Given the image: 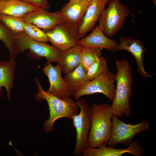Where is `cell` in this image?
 <instances>
[{
  "instance_id": "4",
  "label": "cell",
  "mask_w": 156,
  "mask_h": 156,
  "mask_svg": "<svg viewBox=\"0 0 156 156\" xmlns=\"http://www.w3.org/2000/svg\"><path fill=\"white\" fill-rule=\"evenodd\" d=\"M15 48L17 54L29 50V56L31 58L39 60L45 58L47 62L59 63L62 51L46 43L34 40L29 37L23 31L15 34Z\"/></svg>"
},
{
  "instance_id": "5",
  "label": "cell",
  "mask_w": 156,
  "mask_h": 156,
  "mask_svg": "<svg viewBox=\"0 0 156 156\" xmlns=\"http://www.w3.org/2000/svg\"><path fill=\"white\" fill-rule=\"evenodd\" d=\"M129 14L127 7L119 0H110L100 16L98 26L107 36L112 37L123 27Z\"/></svg>"
},
{
  "instance_id": "18",
  "label": "cell",
  "mask_w": 156,
  "mask_h": 156,
  "mask_svg": "<svg viewBox=\"0 0 156 156\" xmlns=\"http://www.w3.org/2000/svg\"><path fill=\"white\" fill-rule=\"evenodd\" d=\"M16 63L15 60L10 59L4 61L0 60V94L3 92L2 87H5L8 100L10 99L11 90L14 86Z\"/></svg>"
},
{
  "instance_id": "1",
  "label": "cell",
  "mask_w": 156,
  "mask_h": 156,
  "mask_svg": "<svg viewBox=\"0 0 156 156\" xmlns=\"http://www.w3.org/2000/svg\"><path fill=\"white\" fill-rule=\"evenodd\" d=\"M115 63L117 68L116 85L111 109L113 115L119 118L124 116L128 117L131 115L129 102L133 94L132 68L127 60H116Z\"/></svg>"
},
{
  "instance_id": "17",
  "label": "cell",
  "mask_w": 156,
  "mask_h": 156,
  "mask_svg": "<svg viewBox=\"0 0 156 156\" xmlns=\"http://www.w3.org/2000/svg\"><path fill=\"white\" fill-rule=\"evenodd\" d=\"M41 8L19 0H0V14L21 18Z\"/></svg>"
},
{
  "instance_id": "10",
  "label": "cell",
  "mask_w": 156,
  "mask_h": 156,
  "mask_svg": "<svg viewBox=\"0 0 156 156\" xmlns=\"http://www.w3.org/2000/svg\"><path fill=\"white\" fill-rule=\"evenodd\" d=\"M42 71L47 77L50 86L47 92L61 99L70 97L73 92L63 78L60 65L57 63L55 66L47 62L44 65Z\"/></svg>"
},
{
  "instance_id": "28",
  "label": "cell",
  "mask_w": 156,
  "mask_h": 156,
  "mask_svg": "<svg viewBox=\"0 0 156 156\" xmlns=\"http://www.w3.org/2000/svg\"></svg>"
},
{
  "instance_id": "16",
  "label": "cell",
  "mask_w": 156,
  "mask_h": 156,
  "mask_svg": "<svg viewBox=\"0 0 156 156\" xmlns=\"http://www.w3.org/2000/svg\"><path fill=\"white\" fill-rule=\"evenodd\" d=\"M81 47H90L104 49L113 52L118 45L116 41L107 36L98 25L87 36L77 43Z\"/></svg>"
},
{
  "instance_id": "14",
  "label": "cell",
  "mask_w": 156,
  "mask_h": 156,
  "mask_svg": "<svg viewBox=\"0 0 156 156\" xmlns=\"http://www.w3.org/2000/svg\"><path fill=\"white\" fill-rule=\"evenodd\" d=\"M110 0H92L79 25V33L82 38L94 28Z\"/></svg>"
},
{
  "instance_id": "13",
  "label": "cell",
  "mask_w": 156,
  "mask_h": 156,
  "mask_svg": "<svg viewBox=\"0 0 156 156\" xmlns=\"http://www.w3.org/2000/svg\"><path fill=\"white\" fill-rule=\"evenodd\" d=\"M144 153V147L140 145L139 141L136 140L126 148H115L103 144L97 148L88 147L81 154L84 156H121L129 153L134 156H140Z\"/></svg>"
},
{
  "instance_id": "19",
  "label": "cell",
  "mask_w": 156,
  "mask_h": 156,
  "mask_svg": "<svg viewBox=\"0 0 156 156\" xmlns=\"http://www.w3.org/2000/svg\"><path fill=\"white\" fill-rule=\"evenodd\" d=\"M81 47L78 44L66 51H62L60 65L62 72L65 74L77 67L81 61Z\"/></svg>"
},
{
  "instance_id": "15",
  "label": "cell",
  "mask_w": 156,
  "mask_h": 156,
  "mask_svg": "<svg viewBox=\"0 0 156 156\" xmlns=\"http://www.w3.org/2000/svg\"><path fill=\"white\" fill-rule=\"evenodd\" d=\"M91 0H70L58 12L64 20L80 25Z\"/></svg>"
},
{
  "instance_id": "11",
  "label": "cell",
  "mask_w": 156,
  "mask_h": 156,
  "mask_svg": "<svg viewBox=\"0 0 156 156\" xmlns=\"http://www.w3.org/2000/svg\"><path fill=\"white\" fill-rule=\"evenodd\" d=\"M125 50L131 53L135 59L138 73L144 78H149L152 75L145 70L144 66V53L146 49L138 39L131 37L122 36L113 52L120 50Z\"/></svg>"
},
{
  "instance_id": "2",
  "label": "cell",
  "mask_w": 156,
  "mask_h": 156,
  "mask_svg": "<svg viewBox=\"0 0 156 156\" xmlns=\"http://www.w3.org/2000/svg\"><path fill=\"white\" fill-rule=\"evenodd\" d=\"M91 125L88 137V147L107 145L112 127L113 113L109 104L95 103L90 107Z\"/></svg>"
},
{
  "instance_id": "6",
  "label": "cell",
  "mask_w": 156,
  "mask_h": 156,
  "mask_svg": "<svg viewBox=\"0 0 156 156\" xmlns=\"http://www.w3.org/2000/svg\"><path fill=\"white\" fill-rule=\"evenodd\" d=\"M79 27V25L64 20L46 33L53 46L62 51L75 46L82 38Z\"/></svg>"
},
{
  "instance_id": "26",
  "label": "cell",
  "mask_w": 156,
  "mask_h": 156,
  "mask_svg": "<svg viewBox=\"0 0 156 156\" xmlns=\"http://www.w3.org/2000/svg\"><path fill=\"white\" fill-rule=\"evenodd\" d=\"M38 6L45 9L50 8V6L47 0H19Z\"/></svg>"
},
{
  "instance_id": "23",
  "label": "cell",
  "mask_w": 156,
  "mask_h": 156,
  "mask_svg": "<svg viewBox=\"0 0 156 156\" xmlns=\"http://www.w3.org/2000/svg\"><path fill=\"white\" fill-rule=\"evenodd\" d=\"M19 19L23 25L24 32L29 37L39 42H46L49 41L46 32L34 25L23 22Z\"/></svg>"
},
{
  "instance_id": "20",
  "label": "cell",
  "mask_w": 156,
  "mask_h": 156,
  "mask_svg": "<svg viewBox=\"0 0 156 156\" xmlns=\"http://www.w3.org/2000/svg\"><path fill=\"white\" fill-rule=\"evenodd\" d=\"M64 78L73 93L90 81L81 61L75 69L65 74Z\"/></svg>"
},
{
  "instance_id": "7",
  "label": "cell",
  "mask_w": 156,
  "mask_h": 156,
  "mask_svg": "<svg viewBox=\"0 0 156 156\" xmlns=\"http://www.w3.org/2000/svg\"><path fill=\"white\" fill-rule=\"evenodd\" d=\"M79 111L73 116L72 120L76 131L75 145L74 155L82 154L88 147V141L91 125L90 107L84 99L77 100Z\"/></svg>"
},
{
  "instance_id": "24",
  "label": "cell",
  "mask_w": 156,
  "mask_h": 156,
  "mask_svg": "<svg viewBox=\"0 0 156 156\" xmlns=\"http://www.w3.org/2000/svg\"><path fill=\"white\" fill-rule=\"evenodd\" d=\"M108 70L106 59L101 56L95 62L90 65L86 72L90 80L96 78Z\"/></svg>"
},
{
  "instance_id": "21",
  "label": "cell",
  "mask_w": 156,
  "mask_h": 156,
  "mask_svg": "<svg viewBox=\"0 0 156 156\" xmlns=\"http://www.w3.org/2000/svg\"><path fill=\"white\" fill-rule=\"evenodd\" d=\"M15 34L0 20V40L9 50L10 60H15L16 54L15 48Z\"/></svg>"
},
{
  "instance_id": "25",
  "label": "cell",
  "mask_w": 156,
  "mask_h": 156,
  "mask_svg": "<svg viewBox=\"0 0 156 156\" xmlns=\"http://www.w3.org/2000/svg\"><path fill=\"white\" fill-rule=\"evenodd\" d=\"M0 20L15 34L24 31L23 25L19 18L0 14Z\"/></svg>"
},
{
  "instance_id": "27",
  "label": "cell",
  "mask_w": 156,
  "mask_h": 156,
  "mask_svg": "<svg viewBox=\"0 0 156 156\" xmlns=\"http://www.w3.org/2000/svg\"><path fill=\"white\" fill-rule=\"evenodd\" d=\"M2 0V1H10L13 0Z\"/></svg>"
},
{
  "instance_id": "12",
  "label": "cell",
  "mask_w": 156,
  "mask_h": 156,
  "mask_svg": "<svg viewBox=\"0 0 156 156\" xmlns=\"http://www.w3.org/2000/svg\"><path fill=\"white\" fill-rule=\"evenodd\" d=\"M19 18L23 22L34 25L47 31L64 21L58 12H50L42 8Z\"/></svg>"
},
{
  "instance_id": "8",
  "label": "cell",
  "mask_w": 156,
  "mask_h": 156,
  "mask_svg": "<svg viewBox=\"0 0 156 156\" xmlns=\"http://www.w3.org/2000/svg\"><path fill=\"white\" fill-rule=\"evenodd\" d=\"M112 127L107 146L114 148L119 144L129 145L134 137L140 132L148 130L149 123L145 120L137 124L127 123L116 116L112 118Z\"/></svg>"
},
{
  "instance_id": "3",
  "label": "cell",
  "mask_w": 156,
  "mask_h": 156,
  "mask_svg": "<svg viewBox=\"0 0 156 156\" xmlns=\"http://www.w3.org/2000/svg\"><path fill=\"white\" fill-rule=\"evenodd\" d=\"M35 82L38 90L36 94V98L39 101L45 100L47 103L49 111V117L45 120L44 125V130L47 132H51L53 124L57 119L67 118L72 119L77 114L79 108L76 102L70 97L61 99L45 91L42 88L39 79H36Z\"/></svg>"
},
{
  "instance_id": "22",
  "label": "cell",
  "mask_w": 156,
  "mask_h": 156,
  "mask_svg": "<svg viewBox=\"0 0 156 156\" xmlns=\"http://www.w3.org/2000/svg\"><path fill=\"white\" fill-rule=\"evenodd\" d=\"M102 49L90 47H81V62L87 72L89 66L101 56Z\"/></svg>"
},
{
  "instance_id": "9",
  "label": "cell",
  "mask_w": 156,
  "mask_h": 156,
  "mask_svg": "<svg viewBox=\"0 0 156 156\" xmlns=\"http://www.w3.org/2000/svg\"><path fill=\"white\" fill-rule=\"evenodd\" d=\"M115 82V75L107 70L73 92L72 96L77 100L84 96L100 93L104 95L112 102L116 91Z\"/></svg>"
}]
</instances>
